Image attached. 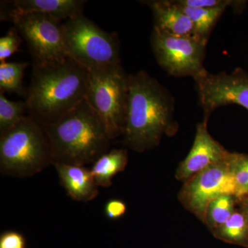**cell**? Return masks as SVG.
I'll return each instance as SVG.
<instances>
[{"label": "cell", "instance_id": "3957f363", "mask_svg": "<svg viewBox=\"0 0 248 248\" xmlns=\"http://www.w3.org/2000/svg\"><path fill=\"white\" fill-rule=\"evenodd\" d=\"M48 137L53 164H94L110 148V137L86 99L58 122L42 124Z\"/></svg>", "mask_w": 248, "mask_h": 248}, {"label": "cell", "instance_id": "8fae6325", "mask_svg": "<svg viewBox=\"0 0 248 248\" xmlns=\"http://www.w3.org/2000/svg\"><path fill=\"white\" fill-rule=\"evenodd\" d=\"M208 121L204 118L203 122L197 124L192 148L176 170L175 178L178 181L187 182L203 170L229 157L231 152L227 151L209 133Z\"/></svg>", "mask_w": 248, "mask_h": 248}, {"label": "cell", "instance_id": "5bb4252c", "mask_svg": "<svg viewBox=\"0 0 248 248\" xmlns=\"http://www.w3.org/2000/svg\"><path fill=\"white\" fill-rule=\"evenodd\" d=\"M85 0H15L10 12L37 13L68 21L83 14Z\"/></svg>", "mask_w": 248, "mask_h": 248}, {"label": "cell", "instance_id": "277c9868", "mask_svg": "<svg viewBox=\"0 0 248 248\" xmlns=\"http://www.w3.org/2000/svg\"><path fill=\"white\" fill-rule=\"evenodd\" d=\"M53 164L51 149L43 125L27 115L0 135V171L3 175L30 177Z\"/></svg>", "mask_w": 248, "mask_h": 248}, {"label": "cell", "instance_id": "e0dca14e", "mask_svg": "<svg viewBox=\"0 0 248 248\" xmlns=\"http://www.w3.org/2000/svg\"><path fill=\"white\" fill-rule=\"evenodd\" d=\"M29 64V62H1L0 92L16 93L26 99L27 90L24 89L22 81Z\"/></svg>", "mask_w": 248, "mask_h": 248}, {"label": "cell", "instance_id": "9a60e30c", "mask_svg": "<svg viewBox=\"0 0 248 248\" xmlns=\"http://www.w3.org/2000/svg\"><path fill=\"white\" fill-rule=\"evenodd\" d=\"M128 161V151L124 148L112 150L100 156L91 169L98 187H110L113 177L123 172Z\"/></svg>", "mask_w": 248, "mask_h": 248}, {"label": "cell", "instance_id": "ac0fdd59", "mask_svg": "<svg viewBox=\"0 0 248 248\" xmlns=\"http://www.w3.org/2000/svg\"><path fill=\"white\" fill-rule=\"evenodd\" d=\"M181 6L192 21L197 37L205 42H208L214 27L226 10L222 8L200 9Z\"/></svg>", "mask_w": 248, "mask_h": 248}, {"label": "cell", "instance_id": "8992f818", "mask_svg": "<svg viewBox=\"0 0 248 248\" xmlns=\"http://www.w3.org/2000/svg\"><path fill=\"white\" fill-rule=\"evenodd\" d=\"M129 75L119 65L89 71L86 101L110 140L122 136L128 105Z\"/></svg>", "mask_w": 248, "mask_h": 248}, {"label": "cell", "instance_id": "d4e9b609", "mask_svg": "<svg viewBox=\"0 0 248 248\" xmlns=\"http://www.w3.org/2000/svg\"><path fill=\"white\" fill-rule=\"evenodd\" d=\"M243 213L245 214V215L247 217L248 220V200H247V202L246 201V203H245L244 205V210L243 211Z\"/></svg>", "mask_w": 248, "mask_h": 248}, {"label": "cell", "instance_id": "484cf974", "mask_svg": "<svg viewBox=\"0 0 248 248\" xmlns=\"http://www.w3.org/2000/svg\"><path fill=\"white\" fill-rule=\"evenodd\" d=\"M248 197V187H247V189H246V197H245L244 199L247 198Z\"/></svg>", "mask_w": 248, "mask_h": 248}, {"label": "cell", "instance_id": "7402d4cb", "mask_svg": "<svg viewBox=\"0 0 248 248\" xmlns=\"http://www.w3.org/2000/svg\"><path fill=\"white\" fill-rule=\"evenodd\" d=\"M177 2L181 6L187 7L200 8V9H227L230 6L234 9H241L244 4L241 1L231 0H177Z\"/></svg>", "mask_w": 248, "mask_h": 248}, {"label": "cell", "instance_id": "4fadbf2b", "mask_svg": "<svg viewBox=\"0 0 248 248\" xmlns=\"http://www.w3.org/2000/svg\"><path fill=\"white\" fill-rule=\"evenodd\" d=\"M53 165L58 172L60 184L73 200L86 203L97 197L99 187L91 170L76 165L60 163Z\"/></svg>", "mask_w": 248, "mask_h": 248}, {"label": "cell", "instance_id": "44dd1931", "mask_svg": "<svg viewBox=\"0 0 248 248\" xmlns=\"http://www.w3.org/2000/svg\"><path fill=\"white\" fill-rule=\"evenodd\" d=\"M16 28H11L7 34L0 38V61L5 62L6 59L14 55L19 50L22 44L20 37Z\"/></svg>", "mask_w": 248, "mask_h": 248}, {"label": "cell", "instance_id": "52a82bcc", "mask_svg": "<svg viewBox=\"0 0 248 248\" xmlns=\"http://www.w3.org/2000/svg\"><path fill=\"white\" fill-rule=\"evenodd\" d=\"M9 19L27 42L33 65H48L68 58L63 24L46 15L9 12Z\"/></svg>", "mask_w": 248, "mask_h": 248}, {"label": "cell", "instance_id": "cb8c5ba5", "mask_svg": "<svg viewBox=\"0 0 248 248\" xmlns=\"http://www.w3.org/2000/svg\"><path fill=\"white\" fill-rule=\"evenodd\" d=\"M126 204L120 200H109L104 207L106 216L110 220L119 219L126 213Z\"/></svg>", "mask_w": 248, "mask_h": 248}, {"label": "cell", "instance_id": "5b68a950", "mask_svg": "<svg viewBox=\"0 0 248 248\" xmlns=\"http://www.w3.org/2000/svg\"><path fill=\"white\" fill-rule=\"evenodd\" d=\"M68 58L89 71L121 65L118 37L103 30L84 15L63 23Z\"/></svg>", "mask_w": 248, "mask_h": 248}, {"label": "cell", "instance_id": "2e32d148", "mask_svg": "<svg viewBox=\"0 0 248 248\" xmlns=\"http://www.w3.org/2000/svg\"><path fill=\"white\" fill-rule=\"evenodd\" d=\"M217 239L228 244L248 246V220L243 212L236 211L221 227L212 232Z\"/></svg>", "mask_w": 248, "mask_h": 248}, {"label": "cell", "instance_id": "7a4b0ae2", "mask_svg": "<svg viewBox=\"0 0 248 248\" xmlns=\"http://www.w3.org/2000/svg\"><path fill=\"white\" fill-rule=\"evenodd\" d=\"M89 78V70L70 58L33 65L25 99L29 115L43 125L58 122L85 100Z\"/></svg>", "mask_w": 248, "mask_h": 248}, {"label": "cell", "instance_id": "30bf717a", "mask_svg": "<svg viewBox=\"0 0 248 248\" xmlns=\"http://www.w3.org/2000/svg\"><path fill=\"white\" fill-rule=\"evenodd\" d=\"M194 80L204 118L208 120L217 108L231 104L248 110V73L242 68L231 73H211L204 69Z\"/></svg>", "mask_w": 248, "mask_h": 248}, {"label": "cell", "instance_id": "ba28073f", "mask_svg": "<svg viewBox=\"0 0 248 248\" xmlns=\"http://www.w3.org/2000/svg\"><path fill=\"white\" fill-rule=\"evenodd\" d=\"M151 43L158 64L169 75L195 78L203 66L208 42L197 37L170 35L153 28Z\"/></svg>", "mask_w": 248, "mask_h": 248}, {"label": "cell", "instance_id": "7c38bea8", "mask_svg": "<svg viewBox=\"0 0 248 248\" xmlns=\"http://www.w3.org/2000/svg\"><path fill=\"white\" fill-rule=\"evenodd\" d=\"M142 2L151 9L155 29L179 37H197L192 21L177 1L151 0Z\"/></svg>", "mask_w": 248, "mask_h": 248}, {"label": "cell", "instance_id": "603a6c76", "mask_svg": "<svg viewBox=\"0 0 248 248\" xmlns=\"http://www.w3.org/2000/svg\"><path fill=\"white\" fill-rule=\"evenodd\" d=\"M0 248H26L25 238L17 232H4L0 236Z\"/></svg>", "mask_w": 248, "mask_h": 248}, {"label": "cell", "instance_id": "9c48e42d", "mask_svg": "<svg viewBox=\"0 0 248 248\" xmlns=\"http://www.w3.org/2000/svg\"><path fill=\"white\" fill-rule=\"evenodd\" d=\"M231 153L225 161L214 164L196 174L179 192L180 203L203 223L208 204L222 195L236 194V186L231 167Z\"/></svg>", "mask_w": 248, "mask_h": 248}, {"label": "cell", "instance_id": "ffe728a7", "mask_svg": "<svg viewBox=\"0 0 248 248\" xmlns=\"http://www.w3.org/2000/svg\"><path fill=\"white\" fill-rule=\"evenodd\" d=\"M29 112L26 101L14 102L0 92V135L9 131L22 120Z\"/></svg>", "mask_w": 248, "mask_h": 248}, {"label": "cell", "instance_id": "6da1fadb", "mask_svg": "<svg viewBox=\"0 0 248 248\" xmlns=\"http://www.w3.org/2000/svg\"><path fill=\"white\" fill-rule=\"evenodd\" d=\"M174 99L170 93L145 71L129 75L124 144L137 153L159 146L164 135L177 133Z\"/></svg>", "mask_w": 248, "mask_h": 248}, {"label": "cell", "instance_id": "d6986e66", "mask_svg": "<svg viewBox=\"0 0 248 248\" xmlns=\"http://www.w3.org/2000/svg\"><path fill=\"white\" fill-rule=\"evenodd\" d=\"M236 199L234 195H222L210 202L205 213V222L210 231L223 226L235 211Z\"/></svg>", "mask_w": 248, "mask_h": 248}]
</instances>
